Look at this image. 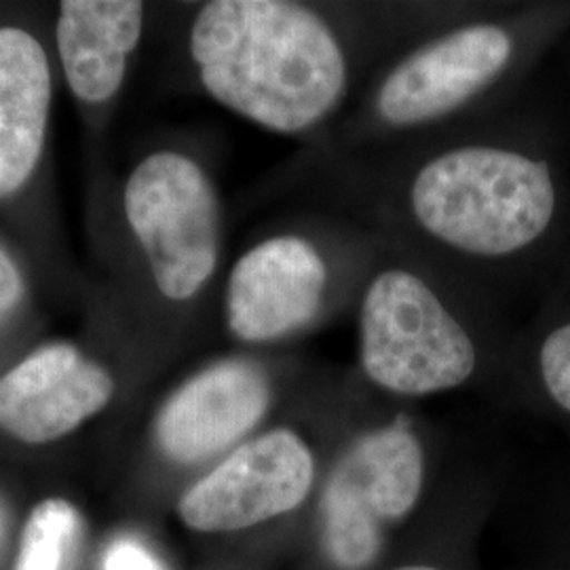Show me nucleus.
Here are the masks:
<instances>
[{
    "mask_svg": "<svg viewBox=\"0 0 570 570\" xmlns=\"http://www.w3.org/2000/svg\"><path fill=\"white\" fill-rule=\"evenodd\" d=\"M205 91L279 136H305L336 115L351 87L345 42L326 16L292 0H214L190 28Z\"/></svg>",
    "mask_w": 570,
    "mask_h": 570,
    "instance_id": "1",
    "label": "nucleus"
},
{
    "mask_svg": "<svg viewBox=\"0 0 570 570\" xmlns=\"http://www.w3.org/2000/svg\"><path fill=\"white\" fill-rule=\"evenodd\" d=\"M404 212L431 244L468 261L510 265L560 233L564 183L550 153L527 140L449 146L416 165Z\"/></svg>",
    "mask_w": 570,
    "mask_h": 570,
    "instance_id": "2",
    "label": "nucleus"
},
{
    "mask_svg": "<svg viewBox=\"0 0 570 570\" xmlns=\"http://www.w3.org/2000/svg\"><path fill=\"white\" fill-rule=\"evenodd\" d=\"M360 362L376 387L423 397L459 387L478 367L465 322L425 275L404 265L376 271L357 308Z\"/></svg>",
    "mask_w": 570,
    "mask_h": 570,
    "instance_id": "3",
    "label": "nucleus"
},
{
    "mask_svg": "<svg viewBox=\"0 0 570 570\" xmlns=\"http://www.w3.org/2000/svg\"><path fill=\"white\" fill-rule=\"evenodd\" d=\"M560 23L562 13L551 20L541 13L537 20L471 21L423 42L379 82L374 121L391 131L446 121L511 77Z\"/></svg>",
    "mask_w": 570,
    "mask_h": 570,
    "instance_id": "4",
    "label": "nucleus"
},
{
    "mask_svg": "<svg viewBox=\"0 0 570 570\" xmlns=\"http://www.w3.org/2000/svg\"><path fill=\"white\" fill-rule=\"evenodd\" d=\"M125 216L165 298H195L220 261V199L204 167L176 150L146 157L125 186Z\"/></svg>",
    "mask_w": 570,
    "mask_h": 570,
    "instance_id": "5",
    "label": "nucleus"
},
{
    "mask_svg": "<svg viewBox=\"0 0 570 570\" xmlns=\"http://www.w3.org/2000/svg\"><path fill=\"white\" fill-rule=\"evenodd\" d=\"M425 454L404 419L360 435L332 469L324 490V539L336 567H367L383 524L404 518L421 497Z\"/></svg>",
    "mask_w": 570,
    "mask_h": 570,
    "instance_id": "6",
    "label": "nucleus"
},
{
    "mask_svg": "<svg viewBox=\"0 0 570 570\" xmlns=\"http://www.w3.org/2000/svg\"><path fill=\"white\" fill-rule=\"evenodd\" d=\"M315 480V459L292 429H273L233 450L186 490L178 513L188 529L233 532L296 510Z\"/></svg>",
    "mask_w": 570,
    "mask_h": 570,
    "instance_id": "7",
    "label": "nucleus"
},
{
    "mask_svg": "<svg viewBox=\"0 0 570 570\" xmlns=\"http://www.w3.org/2000/svg\"><path fill=\"white\" fill-rule=\"evenodd\" d=\"M326 252L305 233H279L249 247L226 285V324L244 343H275L313 326L330 298Z\"/></svg>",
    "mask_w": 570,
    "mask_h": 570,
    "instance_id": "8",
    "label": "nucleus"
},
{
    "mask_svg": "<svg viewBox=\"0 0 570 570\" xmlns=\"http://www.w3.org/2000/svg\"><path fill=\"white\" fill-rule=\"evenodd\" d=\"M112 395V374L77 346H41L0 376V429L23 444H49L102 412Z\"/></svg>",
    "mask_w": 570,
    "mask_h": 570,
    "instance_id": "9",
    "label": "nucleus"
},
{
    "mask_svg": "<svg viewBox=\"0 0 570 570\" xmlns=\"http://www.w3.org/2000/svg\"><path fill=\"white\" fill-rule=\"evenodd\" d=\"M265 370L247 360H226L186 381L161 407L155 435L174 463H199L237 444L271 406Z\"/></svg>",
    "mask_w": 570,
    "mask_h": 570,
    "instance_id": "10",
    "label": "nucleus"
},
{
    "mask_svg": "<svg viewBox=\"0 0 570 570\" xmlns=\"http://www.w3.org/2000/svg\"><path fill=\"white\" fill-rule=\"evenodd\" d=\"M144 28L136 0H66L58 18V51L72 94L82 102L110 100Z\"/></svg>",
    "mask_w": 570,
    "mask_h": 570,
    "instance_id": "11",
    "label": "nucleus"
},
{
    "mask_svg": "<svg viewBox=\"0 0 570 570\" xmlns=\"http://www.w3.org/2000/svg\"><path fill=\"white\" fill-rule=\"evenodd\" d=\"M51 106V70L30 32L0 28V199L18 193L39 164Z\"/></svg>",
    "mask_w": 570,
    "mask_h": 570,
    "instance_id": "12",
    "label": "nucleus"
},
{
    "mask_svg": "<svg viewBox=\"0 0 570 570\" xmlns=\"http://www.w3.org/2000/svg\"><path fill=\"white\" fill-rule=\"evenodd\" d=\"M530 362L553 407L570 416V296L556 303L532 330Z\"/></svg>",
    "mask_w": 570,
    "mask_h": 570,
    "instance_id": "13",
    "label": "nucleus"
},
{
    "mask_svg": "<svg viewBox=\"0 0 570 570\" xmlns=\"http://www.w3.org/2000/svg\"><path fill=\"white\" fill-rule=\"evenodd\" d=\"M79 530V513L63 499H45L21 532L16 570H61Z\"/></svg>",
    "mask_w": 570,
    "mask_h": 570,
    "instance_id": "14",
    "label": "nucleus"
},
{
    "mask_svg": "<svg viewBox=\"0 0 570 570\" xmlns=\"http://www.w3.org/2000/svg\"><path fill=\"white\" fill-rule=\"evenodd\" d=\"M104 570H165L161 562L134 539H119L104 558Z\"/></svg>",
    "mask_w": 570,
    "mask_h": 570,
    "instance_id": "15",
    "label": "nucleus"
},
{
    "mask_svg": "<svg viewBox=\"0 0 570 570\" xmlns=\"http://www.w3.org/2000/svg\"><path fill=\"white\" fill-rule=\"evenodd\" d=\"M21 294H23V279H21L20 268L0 247V317H4L13 306L20 303Z\"/></svg>",
    "mask_w": 570,
    "mask_h": 570,
    "instance_id": "16",
    "label": "nucleus"
},
{
    "mask_svg": "<svg viewBox=\"0 0 570 570\" xmlns=\"http://www.w3.org/2000/svg\"><path fill=\"white\" fill-rule=\"evenodd\" d=\"M395 570H438V569H431V567H402V569H395Z\"/></svg>",
    "mask_w": 570,
    "mask_h": 570,
    "instance_id": "17",
    "label": "nucleus"
}]
</instances>
